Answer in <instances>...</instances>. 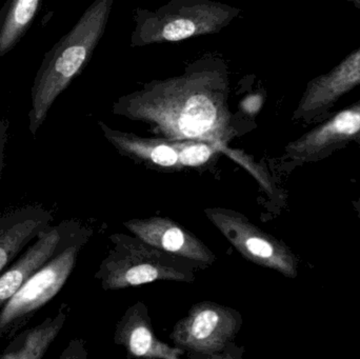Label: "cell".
Returning <instances> with one entry per match:
<instances>
[{
	"instance_id": "cell-1",
	"label": "cell",
	"mask_w": 360,
	"mask_h": 359,
	"mask_svg": "<svg viewBox=\"0 0 360 359\" xmlns=\"http://www.w3.org/2000/svg\"><path fill=\"white\" fill-rule=\"evenodd\" d=\"M230 95L228 63L209 54L188 63L180 75L152 80L122 95L112 113L148 124L165 138L205 141L222 153L239 135Z\"/></svg>"
},
{
	"instance_id": "cell-2",
	"label": "cell",
	"mask_w": 360,
	"mask_h": 359,
	"mask_svg": "<svg viewBox=\"0 0 360 359\" xmlns=\"http://www.w3.org/2000/svg\"><path fill=\"white\" fill-rule=\"evenodd\" d=\"M115 0H94L74 27L46 53L32 86L30 132L35 135L57 97L86 67L105 35Z\"/></svg>"
},
{
	"instance_id": "cell-3",
	"label": "cell",
	"mask_w": 360,
	"mask_h": 359,
	"mask_svg": "<svg viewBox=\"0 0 360 359\" xmlns=\"http://www.w3.org/2000/svg\"><path fill=\"white\" fill-rule=\"evenodd\" d=\"M243 10L217 0H169L164 6L134 11L130 46L179 42L214 35L228 27Z\"/></svg>"
},
{
	"instance_id": "cell-4",
	"label": "cell",
	"mask_w": 360,
	"mask_h": 359,
	"mask_svg": "<svg viewBox=\"0 0 360 359\" xmlns=\"http://www.w3.org/2000/svg\"><path fill=\"white\" fill-rule=\"evenodd\" d=\"M113 248L103 259L95 278L107 291L122 290L158 280H196L197 263L155 248L136 236L113 234Z\"/></svg>"
},
{
	"instance_id": "cell-5",
	"label": "cell",
	"mask_w": 360,
	"mask_h": 359,
	"mask_svg": "<svg viewBox=\"0 0 360 359\" xmlns=\"http://www.w3.org/2000/svg\"><path fill=\"white\" fill-rule=\"evenodd\" d=\"M241 326L243 316L237 310L205 301L175 325L170 339L191 358H235L231 353Z\"/></svg>"
},
{
	"instance_id": "cell-6",
	"label": "cell",
	"mask_w": 360,
	"mask_h": 359,
	"mask_svg": "<svg viewBox=\"0 0 360 359\" xmlns=\"http://www.w3.org/2000/svg\"><path fill=\"white\" fill-rule=\"evenodd\" d=\"M84 235L40 268L0 309V339L14 337L52 301L75 268Z\"/></svg>"
},
{
	"instance_id": "cell-7",
	"label": "cell",
	"mask_w": 360,
	"mask_h": 359,
	"mask_svg": "<svg viewBox=\"0 0 360 359\" xmlns=\"http://www.w3.org/2000/svg\"><path fill=\"white\" fill-rule=\"evenodd\" d=\"M205 214L247 261L288 278H295L297 261L292 251L254 225L243 213L232 209L207 208Z\"/></svg>"
},
{
	"instance_id": "cell-8",
	"label": "cell",
	"mask_w": 360,
	"mask_h": 359,
	"mask_svg": "<svg viewBox=\"0 0 360 359\" xmlns=\"http://www.w3.org/2000/svg\"><path fill=\"white\" fill-rule=\"evenodd\" d=\"M360 86V48L329 72L307 84L292 119L304 124L321 122L329 117L342 97Z\"/></svg>"
},
{
	"instance_id": "cell-9",
	"label": "cell",
	"mask_w": 360,
	"mask_h": 359,
	"mask_svg": "<svg viewBox=\"0 0 360 359\" xmlns=\"http://www.w3.org/2000/svg\"><path fill=\"white\" fill-rule=\"evenodd\" d=\"M351 143H360V98L333 112L319 126L285 147V157L294 162H314Z\"/></svg>"
},
{
	"instance_id": "cell-10",
	"label": "cell",
	"mask_w": 360,
	"mask_h": 359,
	"mask_svg": "<svg viewBox=\"0 0 360 359\" xmlns=\"http://www.w3.org/2000/svg\"><path fill=\"white\" fill-rule=\"evenodd\" d=\"M82 235L77 225L68 221L44 230L0 275V309L40 268Z\"/></svg>"
},
{
	"instance_id": "cell-11",
	"label": "cell",
	"mask_w": 360,
	"mask_h": 359,
	"mask_svg": "<svg viewBox=\"0 0 360 359\" xmlns=\"http://www.w3.org/2000/svg\"><path fill=\"white\" fill-rule=\"evenodd\" d=\"M124 226L143 242L188 259L202 269L211 267L216 261L215 254L202 240L168 217L132 219L124 223Z\"/></svg>"
},
{
	"instance_id": "cell-12",
	"label": "cell",
	"mask_w": 360,
	"mask_h": 359,
	"mask_svg": "<svg viewBox=\"0 0 360 359\" xmlns=\"http://www.w3.org/2000/svg\"><path fill=\"white\" fill-rule=\"evenodd\" d=\"M103 136L122 156L131 158L148 168L165 172L182 170L179 154L182 141H171L165 137L151 138L134 133L115 130L98 122Z\"/></svg>"
},
{
	"instance_id": "cell-13",
	"label": "cell",
	"mask_w": 360,
	"mask_h": 359,
	"mask_svg": "<svg viewBox=\"0 0 360 359\" xmlns=\"http://www.w3.org/2000/svg\"><path fill=\"white\" fill-rule=\"evenodd\" d=\"M53 215L40 204L21 207L0 215V275L44 230Z\"/></svg>"
},
{
	"instance_id": "cell-14",
	"label": "cell",
	"mask_w": 360,
	"mask_h": 359,
	"mask_svg": "<svg viewBox=\"0 0 360 359\" xmlns=\"http://www.w3.org/2000/svg\"><path fill=\"white\" fill-rule=\"evenodd\" d=\"M114 341L122 346L129 358L179 359L184 351L158 339L145 303H135L127 310L116 327Z\"/></svg>"
},
{
	"instance_id": "cell-15",
	"label": "cell",
	"mask_w": 360,
	"mask_h": 359,
	"mask_svg": "<svg viewBox=\"0 0 360 359\" xmlns=\"http://www.w3.org/2000/svg\"><path fill=\"white\" fill-rule=\"evenodd\" d=\"M65 305L61 306L58 314L54 318H48L42 324L25 330L20 334L14 335L1 359H41L48 351L53 341L58 337L63 329L67 313Z\"/></svg>"
},
{
	"instance_id": "cell-16",
	"label": "cell",
	"mask_w": 360,
	"mask_h": 359,
	"mask_svg": "<svg viewBox=\"0 0 360 359\" xmlns=\"http://www.w3.org/2000/svg\"><path fill=\"white\" fill-rule=\"evenodd\" d=\"M41 4L42 0H6L0 11V57L22 39Z\"/></svg>"
},
{
	"instance_id": "cell-17",
	"label": "cell",
	"mask_w": 360,
	"mask_h": 359,
	"mask_svg": "<svg viewBox=\"0 0 360 359\" xmlns=\"http://www.w3.org/2000/svg\"><path fill=\"white\" fill-rule=\"evenodd\" d=\"M8 122L6 120H0V181L4 169V159H6V145L8 143Z\"/></svg>"
},
{
	"instance_id": "cell-18",
	"label": "cell",
	"mask_w": 360,
	"mask_h": 359,
	"mask_svg": "<svg viewBox=\"0 0 360 359\" xmlns=\"http://www.w3.org/2000/svg\"><path fill=\"white\" fill-rule=\"evenodd\" d=\"M344 1L351 2V4H354L357 8H360V0H344Z\"/></svg>"
}]
</instances>
